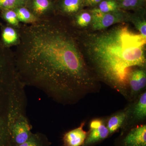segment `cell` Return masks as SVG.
Returning a JSON list of instances; mask_svg holds the SVG:
<instances>
[{
  "mask_svg": "<svg viewBox=\"0 0 146 146\" xmlns=\"http://www.w3.org/2000/svg\"><path fill=\"white\" fill-rule=\"evenodd\" d=\"M103 1L104 0H84V6L93 8Z\"/></svg>",
  "mask_w": 146,
  "mask_h": 146,
  "instance_id": "obj_23",
  "label": "cell"
},
{
  "mask_svg": "<svg viewBox=\"0 0 146 146\" xmlns=\"http://www.w3.org/2000/svg\"><path fill=\"white\" fill-rule=\"evenodd\" d=\"M75 29L82 52L96 77L129 99L131 71L146 68V39L125 23L101 31Z\"/></svg>",
  "mask_w": 146,
  "mask_h": 146,
  "instance_id": "obj_2",
  "label": "cell"
},
{
  "mask_svg": "<svg viewBox=\"0 0 146 146\" xmlns=\"http://www.w3.org/2000/svg\"><path fill=\"white\" fill-rule=\"evenodd\" d=\"M1 27V42L5 46L11 48L16 46L20 42V35L18 29L9 25H3Z\"/></svg>",
  "mask_w": 146,
  "mask_h": 146,
  "instance_id": "obj_13",
  "label": "cell"
},
{
  "mask_svg": "<svg viewBox=\"0 0 146 146\" xmlns=\"http://www.w3.org/2000/svg\"><path fill=\"white\" fill-rule=\"evenodd\" d=\"M90 10L92 14L91 26L93 31L102 30L117 24L129 22L130 13L121 9L107 13Z\"/></svg>",
  "mask_w": 146,
  "mask_h": 146,
  "instance_id": "obj_3",
  "label": "cell"
},
{
  "mask_svg": "<svg viewBox=\"0 0 146 146\" xmlns=\"http://www.w3.org/2000/svg\"><path fill=\"white\" fill-rule=\"evenodd\" d=\"M131 107L129 106L110 117L107 123L109 136L117 132L119 129L125 125L130 117Z\"/></svg>",
  "mask_w": 146,
  "mask_h": 146,
  "instance_id": "obj_12",
  "label": "cell"
},
{
  "mask_svg": "<svg viewBox=\"0 0 146 146\" xmlns=\"http://www.w3.org/2000/svg\"><path fill=\"white\" fill-rule=\"evenodd\" d=\"M70 20L76 28H85L91 25L92 21V13L90 10L82 9Z\"/></svg>",
  "mask_w": 146,
  "mask_h": 146,
  "instance_id": "obj_16",
  "label": "cell"
},
{
  "mask_svg": "<svg viewBox=\"0 0 146 146\" xmlns=\"http://www.w3.org/2000/svg\"><path fill=\"white\" fill-rule=\"evenodd\" d=\"M10 74L6 63L0 54V85L5 84L10 79ZM0 146H9V129L0 121Z\"/></svg>",
  "mask_w": 146,
  "mask_h": 146,
  "instance_id": "obj_9",
  "label": "cell"
},
{
  "mask_svg": "<svg viewBox=\"0 0 146 146\" xmlns=\"http://www.w3.org/2000/svg\"><path fill=\"white\" fill-rule=\"evenodd\" d=\"M89 127L86 140L82 146H92L109 137V130L102 119L92 120Z\"/></svg>",
  "mask_w": 146,
  "mask_h": 146,
  "instance_id": "obj_6",
  "label": "cell"
},
{
  "mask_svg": "<svg viewBox=\"0 0 146 146\" xmlns=\"http://www.w3.org/2000/svg\"><path fill=\"white\" fill-rule=\"evenodd\" d=\"M145 9L129 13V22H131L138 30L139 33L146 39V21Z\"/></svg>",
  "mask_w": 146,
  "mask_h": 146,
  "instance_id": "obj_15",
  "label": "cell"
},
{
  "mask_svg": "<svg viewBox=\"0 0 146 146\" xmlns=\"http://www.w3.org/2000/svg\"><path fill=\"white\" fill-rule=\"evenodd\" d=\"M3 25V24L2 23H1V22H0V26H1L2 25Z\"/></svg>",
  "mask_w": 146,
  "mask_h": 146,
  "instance_id": "obj_24",
  "label": "cell"
},
{
  "mask_svg": "<svg viewBox=\"0 0 146 146\" xmlns=\"http://www.w3.org/2000/svg\"><path fill=\"white\" fill-rule=\"evenodd\" d=\"M32 127L26 114L18 116L9 127V146H17L30 138Z\"/></svg>",
  "mask_w": 146,
  "mask_h": 146,
  "instance_id": "obj_4",
  "label": "cell"
},
{
  "mask_svg": "<svg viewBox=\"0 0 146 146\" xmlns=\"http://www.w3.org/2000/svg\"><path fill=\"white\" fill-rule=\"evenodd\" d=\"M51 143L44 133H32L30 138L23 143L17 146H50Z\"/></svg>",
  "mask_w": 146,
  "mask_h": 146,
  "instance_id": "obj_17",
  "label": "cell"
},
{
  "mask_svg": "<svg viewBox=\"0 0 146 146\" xmlns=\"http://www.w3.org/2000/svg\"></svg>",
  "mask_w": 146,
  "mask_h": 146,
  "instance_id": "obj_25",
  "label": "cell"
},
{
  "mask_svg": "<svg viewBox=\"0 0 146 146\" xmlns=\"http://www.w3.org/2000/svg\"><path fill=\"white\" fill-rule=\"evenodd\" d=\"M1 17L3 20L9 25L18 29L21 26V23L18 21L17 14L13 9H8L1 11Z\"/></svg>",
  "mask_w": 146,
  "mask_h": 146,
  "instance_id": "obj_21",
  "label": "cell"
},
{
  "mask_svg": "<svg viewBox=\"0 0 146 146\" xmlns=\"http://www.w3.org/2000/svg\"><path fill=\"white\" fill-rule=\"evenodd\" d=\"M119 5L116 0H104L90 10L102 13H107L119 10Z\"/></svg>",
  "mask_w": 146,
  "mask_h": 146,
  "instance_id": "obj_20",
  "label": "cell"
},
{
  "mask_svg": "<svg viewBox=\"0 0 146 146\" xmlns=\"http://www.w3.org/2000/svg\"><path fill=\"white\" fill-rule=\"evenodd\" d=\"M13 10L16 12L17 18L20 23L31 24L39 21L26 6L21 7Z\"/></svg>",
  "mask_w": 146,
  "mask_h": 146,
  "instance_id": "obj_18",
  "label": "cell"
},
{
  "mask_svg": "<svg viewBox=\"0 0 146 146\" xmlns=\"http://www.w3.org/2000/svg\"><path fill=\"white\" fill-rule=\"evenodd\" d=\"M121 146H146V125L133 128L123 138Z\"/></svg>",
  "mask_w": 146,
  "mask_h": 146,
  "instance_id": "obj_10",
  "label": "cell"
},
{
  "mask_svg": "<svg viewBox=\"0 0 146 146\" xmlns=\"http://www.w3.org/2000/svg\"><path fill=\"white\" fill-rule=\"evenodd\" d=\"M121 10L138 11L144 9L146 0H116Z\"/></svg>",
  "mask_w": 146,
  "mask_h": 146,
  "instance_id": "obj_19",
  "label": "cell"
},
{
  "mask_svg": "<svg viewBox=\"0 0 146 146\" xmlns=\"http://www.w3.org/2000/svg\"><path fill=\"white\" fill-rule=\"evenodd\" d=\"M134 120L141 121L146 117V92H143L138 96L134 105L131 107V115Z\"/></svg>",
  "mask_w": 146,
  "mask_h": 146,
  "instance_id": "obj_14",
  "label": "cell"
},
{
  "mask_svg": "<svg viewBox=\"0 0 146 146\" xmlns=\"http://www.w3.org/2000/svg\"><path fill=\"white\" fill-rule=\"evenodd\" d=\"M27 0H0V12L26 6Z\"/></svg>",
  "mask_w": 146,
  "mask_h": 146,
  "instance_id": "obj_22",
  "label": "cell"
},
{
  "mask_svg": "<svg viewBox=\"0 0 146 146\" xmlns=\"http://www.w3.org/2000/svg\"><path fill=\"white\" fill-rule=\"evenodd\" d=\"M56 14L70 19L83 9L84 0H55Z\"/></svg>",
  "mask_w": 146,
  "mask_h": 146,
  "instance_id": "obj_8",
  "label": "cell"
},
{
  "mask_svg": "<svg viewBox=\"0 0 146 146\" xmlns=\"http://www.w3.org/2000/svg\"><path fill=\"white\" fill-rule=\"evenodd\" d=\"M128 84L129 90V98H134L145 87V68H133L129 73Z\"/></svg>",
  "mask_w": 146,
  "mask_h": 146,
  "instance_id": "obj_7",
  "label": "cell"
},
{
  "mask_svg": "<svg viewBox=\"0 0 146 146\" xmlns=\"http://www.w3.org/2000/svg\"><path fill=\"white\" fill-rule=\"evenodd\" d=\"M26 7L39 20L56 14L55 0H27Z\"/></svg>",
  "mask_w": 146,
  "mask_h": 146,
  "instance_id": "obj_5",
  "label": "cell"
},
{
  "mask_svg": "<svg viewBox=\"0 0 146 146\" xmlns=\"http://www.w3.org/2000/svg\"><path fill=\"white\" fill-rule=\"evenodd\" d=\"M85 122L82 123L78 127L69 131L64 134L63 141L64 146H82L83 145L88 132L83 129Z\"/></svg>",
  "mask_w": 146,
  "mask_h": 146,
  "instance_id": "obj_11",
  "label": "cell"
},
{
  "mask_svg": "<svg viewBox=\"0 0 146 146\" xmlns=\"http://www.w3.org/2000/svg\"><path fill=\"white\" fill-rule=\"evenodd\" d=\"M20 42L13 52L18 76L63 105L75 104L96 91L97 78L84 58L75 27L55 14L18 29Z\"/></svg>",
  "mask_w": 146,
  "mask_h": 146,
  "instance_id": "obj_1",
  "label": "cell"
}]
</instances>
